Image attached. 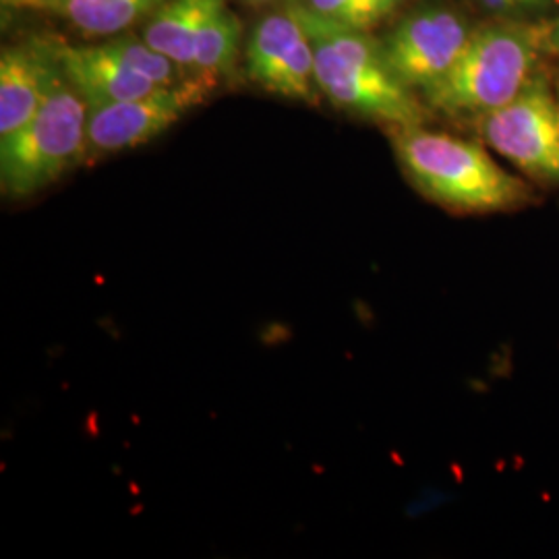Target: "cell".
Masks as SVG:
<instances>
[{"instance_id":"1","label":"cell","mask_w":559,"mask_h":559,"mask_svg":"<svg viewBox=\"0 0 559 559\" xmlns=\"http://www.w3.org/2000/svg\"><path fill=\"white\" fill-rule=\"evenodd\" d=\"M316 52V80L321 94L340 110L402 127H419L425 110L411 90L388 69L381 46L365 29L321 17L293 4Z\"/></svg>"},{"instance_id":"2","label":"cell","mask_w":559,"mask_h":559,"mask_svg":"<svg viewBox=\"0 0 559 559\" xmlns=\"http://www.w3.org/2000/svg\"><path fill=\"white\" fill-rule=\"evenodd\" d=\"M394 150L406 179L427 200L454 212H506L526 203L522 180L506 173L480 145L423 127L394 131Z\"/></svg>"},{"instance_id":"3","label":"cell","mask_w":559,"mask_h":559,"mask_svg":"<svg viewBox=\"0 0 559 559\" xmlns=\"http://www.w3.org/2000/svg\"><path fill=\"white\" fill-rule=\"evenodd\" d=\"M87 104L60 75L38 112L0 140V189L7 200H27L85 164Z\"/></svg>"},{"instance_id":"4","label":"cell","mask_w":559,"mask_h":559,"mask_svg":"<svg viewBox=\"0 0 559 559\" xmlns=\"http://www.w3.org/2000/svg\"><path fill=\"white\" fill-rule=\"evenodd\" d=\"M535 59L531 29L489 25L471 34L448 75L423 94L441 112L483 117L519 96L531 81Z\"/></svg>"},{"instance_id":"5","label":"cell","mask_w":559,"mask_h":559,"mask_svg":"<svg viewBox=\"0 0 559 559\" xmlns=\"http://www.w3.org/2000/svg\"><path fill=\"white\" fill-rule=\"evenodd\" d=\"M214 87L216 83L212 81L187 75L177 85L160 87L143 98L87 108L85 164L156 140L179 122L187 110L207 100Z\"/></svg>"},{"instance_id":"6","label":"cell","mask_w":559,"mask_h":559,"mask_svg":"<svg viewBox=\"0 0 559 559\" xmlns=\"http://www.w3.org/2000/svg\"><path fill=\"white\" fill-rule=\"evenodd\" d=\"M480 133L526 175L559 185V104L545 81H528L514 100L483 115Z\"/></svg>"},{"instance_id":"7","label":"cell","mask_w":559,"mask_h":559,"mask_svg":"<svg viewBox=\"0 0 559 559\" xmlns=\"http://www.w3.org/2000/svg\"><path fill=\"white\" fill-rule=\"evenodd\" d=\"M471 34L454 11L427 7L400 21L381 44V55L400 83L427 92L448 75Z\"/></svg>"},{"instance_id":"8","label":"cell","mask_w":559,"mask_h":559,"mask_svg":"<svg viewBox=\"0 0 559 559\" xmlns=\"http://www.w3.org/2000/svg\"><path fill=\"white\" fill-rule=\"evenodd\" d=\"M247 75L286 100H320L313 44L293 7L255 25L247 44Z\"/></svg>"},{"instance_id":"9","label":"cell","mask_w":559,"mask_h":559,"mask_svg":"<svg viewBox=\"0 0 559 559\" xmlns=\"http://www.w3.org/2000/svg\"><path fill=\"white\" fill-rule=\"evenodd\" d=\"M50 44L9 46L0 55V140L32 119L60 80Z\"/></svg>"},{"instance_id":"10","label":"cell","mask_w":559,"mask_h":559,"mask_svg":"<svg viewBox=\"0 0 559 559\" xmlns=\"http://www.w3.org/2000/svg\"><path fill=\"white\" fill-rule=\"evenodd\" d=\"M50 46L62 75L80 92L87 108L110 102L135 100L162 87L129 69L119 57L108 52L104 44L73 46L52 40Z\"/></svg>"},{"instance_id":"11","label":"cell","mask_w":559,"mask_h":559,"mask_svg":"<svg viewBox=\"0 0 559 559\" xmlns=\"http://www.w3.org/2000/svg\"><path fill=\"white\" fill-rule=\"evenodd\" d=\"M222 2L224 0H166L147 21L143 40L164 57L175 60L189 75L201 27Z\"/></svg>"},{"instance_id":"12","label":"cell","mask_w":559,"mask_h":559,"mask_svg":"<svg viewBox=\"0 0 559 559\" xmlns=\"http://www.w3.org/2000/svg\"><path fill=\"white\" fill-rule=\"evenodd\" d=\"M166 0H34L29 11L55 15L90 36H117Z\"/></svg>"},{"instance_id":"13","label":"cell","mask_w":559,"mask_h":559,"mask_svg":"<svg viewBox=\"0 0 559 559\" xmlns=\"http://www.w3.org/2000/svg\"><path fill=\"white\" fill-rule=\"evenodd\" d=\"M239 36V20L222 2L201 27L195 44V59L189 75L218 83L222 75H226L235 67Z\"/></svg>"},{"instance_id":"14","label":"cell","mask_w":559,"mask_h":559,"mask_svg":"<svg viewBox=\"0 0 559 559\" xmlns=\"http://www.w3.org/2000/svg\"><path fill=\"white\" fill-rule=\"evenodd\" d=\"M300 4L321 17L355 29H367L392 13L383 0H302Z\"/></svg>"},{"instance_id":"15","label":"cell","mask_w":559,"mask_h":559,"mask_svg":"<svg viewBox=\"0 0 559 559\" xmlns=\"http://www.w3.org/2000/svg\"><path fill=\"white\" fill-rule=\"evenodd\" d=\"M491 9L500 11H512V9H537L543 7L547 0H483Z\"/></svg>"},{"instance_id":"16","label":"cell","mask_w":559,"mask_h":559,"mask_svg":"<svg viewBox=\"0 0 559 559\" xmlns=\"http://www.w3.org/2000/svg\"><path fill=\"white\" fill-rule=\"evenodd\" d=\"M383 2H385V4H388V7H390V9H392V11H394V9H396V7H399L400 2H402V0H383Z\"/></svg>"},{"instance_id":"17","label":"cell","mask_w":559,"mask_h":559,"mask_svg":"<svg viewBox=\"0 0 559 559\" xmlns=\"http://www.w3.org/2000/svg\"><path fill=\"white\" fill-rule=\"evenodd\" d=\"M554 38H556V41H558V48H559V23L556 25V32H554Z\"/></svg>"},{"instance_id":"18","label":"cell","mask_w":559,"mask_h":559,"mask_svg":"<svg viewBox=\"0 0 559 559\" xmlns=\"http://www.w3.org/2000/svg\"><path fill=\"white\" fill-rule=\"evenodd\" d=\"M247 2H253V4H261V2H270V0H247Z\"/></svg>"}]
</instances>
